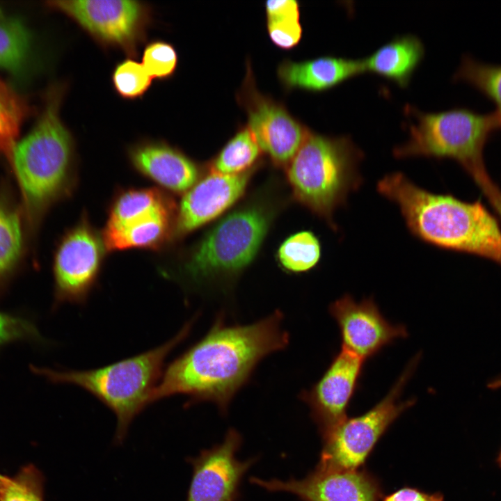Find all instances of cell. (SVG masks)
<instances>
[{"label":"cell","instance_id":"6da1fadb","mask_svg":"<svg viewBox=\"0 0 501 501\" xmlns=\"http://www.w3.org/2000/svg\"><path fill=\"white\" fill-rule=\"evenodd\" d=\"M277 310L257 321L228 325L219 315L200 340L164 369L152 392L150 405L175 396L188 397L186 406L214 404L225 414L234 397L247 383L257 365L285 349L289 334Z\"/></svg>","mask_w":501,"mask_h":501},{"label":"cell","instance_id":"7a4b0ae2","mask_svg":"<svg viewBox=\"0 0 501 501\" xmlns=\"http://www.w3.org/2000/svg\"><path fill=\"white\" fill-rule=\"evenodd\" d=\"M377 190L398 205L407 227L419 239L501 266V227L480 199L466 202L450 194L433 193L401 173L385 175Z\"/></svg>","mask_w":501,"mask_h":501},{"label":"cell","instance_id":"3957f363","mask_svg":"<svg viewBox=\"0 0 501 501\" xmlns=\"http://www.w3.org/2000/svg\"><path fill=\"white\" fill-rule=\"evenodd\" d=\"M279 206L269 193L253 196L222 218L177 262L161 269L162 275L193 291H229L260 251Z\"/></svg>","mask_w":501,"mask_h":501},{"label":"cell","instance_id":"277c9868","mask_svg":"<svg viewBox=\"0 0 501 501\" xmlns=\"http://www.w3.org/2000/svg\"><path fill=\"white\" fill-rule=\"evenodd\" d=\"M64 91L62 86L51 88L35 125L16 142L9 157L31 226L55 204L70 198L78 186L74 140L60 116Z\"/></svg>","mask_w":501,"mask_h":501},{"label":"cell","instance_id":"5b68a950","mask_svg":"<svg viewBox=\"0 0 501 501\" xmlns=\"http://www.w3.org/2000/svg\"><path fill=\"white\" fill-rule=\"evenodd\" d=\"M194 321L193 317L187 321L161 345L104 367L85 370L34 369L51 382L84 389L107 406L116 417L114 440L120 443L134 418L150 405V395L161 377L166 358L188 337Z\"/></svg>","mask_w":501,"mask_h":501},{"label":"cell","instance_id":"8992f818","mask_svg":"<svg viewBox=\"0 0 501 501\" xmlns=\"http://www.w3.org/2000/svg\"><path fill=\"white\" fill-rule=\"evenodd\" d=\"M364 155L349 136H328L311 130L286 167L294 198L332 228L333 214L362 182Z\"/></svg>","mask_w":501,"mask_h":501},{"label":"cell","instance_id":"52a82bcc","mask_svg":"<svg viewBox=\"0 0 501 501\" xmlns=\"http://www.w3.org/2000/svg\"><path fill=\"white\" fill-rule=\"evenodd\" d=\"M404 111L413 117L414 121L408 126V141L394 149L395 157L449 158L466 172L484 164L485 145L493 133L501 129L494 111L480 113L467 107H456L424 113L406 106Z\"/></svg>","mask_w":501,"mask_h":501},{"label":"cell","instance_id":"ba28073f","mask_svg":"<svg viewBox=\"0 0 501 501\" xmlns=\"http://www.w3.org/2000/svg\"><path fill=\"white\" fill-rule=\"evenodd\" d=\"M420 353L415 355L386 395L363 414L345 418L322 436L323 448L317 467L358 470L390 425L415 404V398L400 399L416 369Z\"/></svg>","mask_w":501,"mask_h":501},{"label":"cell","instance_id":"9c48e42d","mask_svg":"<svg viewBox=\"0 0 501 501\" xmlns=\"http://www.w3.org/2000/svg\"><path fill=\"white\" fill-rule=\"evenodd\" d=\"M49 7L65 14L105 47L136 56L152 22L145 3L127 0L51 1Z\"/></svg>","mask_w":501,"mask_h":501},{"label":"cell","instance_id":"30bf717a","mask_svg":"<svg viewBox=\"0 0 501 501\" xmlns=\"http://www.w3.org/2000/svg\"><path fill=\"white\" fill-rule=\"evenodd\" d=\"M108 253L102 232L86 212L59 239L54 256L55 299L58 304H85L97 285Z\"/></svg>","mask_w":501,"mask_h":501},{"label":"cell","instance_id":"8fae6325","mask_svg":"<svg viewBox=\"0 0 501 501\" xmlns=\"http://www.w3.org/2000/svg\"><path fill=\"white\" fill-rule=\"evenodd\" d=\"M237 97L248 116L246 126L263 153L276 166L286 168L310 130L257 89L250 67Z\"/></svg>","mask_w":501,"mask_h":501},{"label":"cell","instance_id":"7c38bea8","mask_svg":"<svg viewBox=\"0 0 501 501\" xmlns=\"http://www.w3.org/2000/svg\"><path fill=\"white\" fill-rule=\"evenodd\" d=\"M328 312L338 326L342 349L364 360L408 335L404 325L385 319L372 297L356 301L344 294L331 303Z\"/></svg>","mask_w":501,"mask_h":501},{"label":"cell","instance_id":"4fadbf2b","mask_svg":"<svg viewBox=\"0 0 501 501\" xmlns=\"http://www.w3.org/2000/svg\"><path fill=\"white\" fill-rule=\"evenodd\" d=\"M242 443L241 434L230 429L223 441L202 450L189 462L193 475L186 501H237L242 479L257 461H239L236 454Z\"/></svg>","mask_w":501,"mask_h":501},{"label":"cell","instance_id":"5bb4252c","mask_svg":"<svg viewBox=\"0 0 501 501\" xmlns=\"http://www.w3.org/2000/svg\"><path fill=\"white\" fill-rule=\"evenodd\" d=\"M365 361L341 349L321 377L299 395L308 406L322 436L347 418V409L360 385Z\"/></svg>","mask_w":501,"mask_h":501},{"label":"cell","instance_id":"9a60e30c","mask_svg":"<svg viewBox=\"0 0 501 501\" xmlns=\"http://www.w3.org/2000/svg\"><path fill=\"white\" fill-rule=\"evenodd\" d=\"M250 482L271 492H287L302 501H379V481L365 470L316 467L305 478L286 481L250 478Z\"/></svg>","mask_w":501,"mask_h":501},{"label":"cell","instance_id":"2e32d148","mask_svg":"<svg viewBox=\"0 0 501 501\" xmlns=\"http://www.w3.org/2000/svg\"><path fill=\"white\" fill-rule=\"evenodd\" d=\"M255 168L237 175L210 171L201 177L184 193L177 209L173 241L215 219L232 206L243 196Z\"/></svg>","mask_w":501,"mask_h":501},{"label":"cell","instance_id":"e0dca14e","mask_svg":"<svg viewBox=\"0 0 501 501\" xmlns=\"http://www.w3.org/2000/svg\"><path fill=\"white\" fill-rule=\"evenodd\" d=\"M127 156L135 171L164 191L185 193L202 177L196 161L163 140H140L128 147Z\"/></svg>","mask_w":501,"mask_h":501},{"label":"cell","instance_id":"ac0fdd59","mask_svg":"<svg viewBox=\"0 0 501 501\" xmlns=\"http://www.w3.org/2000/svg\"><path fill=\"white\" fill-rule=\"evenodd\" d=\"M177 207L173 198L105 224L102 231L108 252L128 249L161 250L173 242Z\"/></svg>","mask_w":501,"mask_h":501},{"label":"cell","instance_id":"d6986e66","mask_svg":"<svg viewBox=\"0 0 501 501\" xmlns=\"http://www.w3.org/2000/svg\"><path fill=\"white\" fill-rule=\"evenodd\" d=\"M365 72L364 59L321 56L301 62L283 61L278 68L280 82L287 89L323 91Z\"/></svg>","mask_w":501,"mask_h":501},{"label":"cell","instance_id":"ffe728a7","mask_svg":"<svg viewBox=\"0 0 501 501\" xmlns=\"http://www.w3.org/2000/svg\"><path fill=\"white\" fill-rule=\"evenodd\" d=\"M424 54V45L418 37L411 34L399 36L363 58L365 72L377 74L405 88Z\"/></svg>","mask_w":501,"mask_h":501},{"label":"cell","instance_id":"44dd1931","mask_svg":"<svg viewBox=\"0 0 501 501\" xmlns=\"http://www.w3.org/2000/svg\"><path fill=\"white\" fill-rule=\"evenodd\" d=\"M263 152L247 126L240 129L209 164V170L223 175L240 174L257 167Z\"/></svg>","mask_w":501,"mask_h":501},{"label":"cell","instance_id":"7402d4cb","mask_svg":"<svg viewBox=\"0 0 501 501\" xmlns=\"http://www.w3.org/2000/svg\"><path fill=\"white\" fill-rule=\"evenodd\" d=\"M452 79L471 85L493 102L501 126V65L485 63L466 54Z\"/></svg>","mask_w":501,"mask_h":501},{"label":"cell","instance_id":"603a6c76","mask_svg":"<svg viewBox=\"0 0 501 501\" xmlns=\"http://www.w3.org/2000/svg\"><path fill=\"white\" fill-rule=\"evenodd\" d=\"M22 250L21 213L10 201L0 196V281L16 267Z\"/></svg>","mask_w":501,"mask_h":501},{"label":"cell","instance_id":"cb8c5ba5","mask_svg":"<svg viewBox=\"0 0 501 501\" xmlns=\"http://www.w3.org/2000/svg\"><path fill=\"white\" fill-rule=\"evenodd\" d=\"M269 35L284 49L296 46L302 36L299 3L294 0L267 1L265 3Z\"/></svg>","mask_w":501,"mask_h":501},{"label":"cell","instance_id":"d4e9b609","mask_svg":"<svg viewBox=\"0 0 501 501\" xmlns=\"http://www.w3.org/2000/svg\"><path fill=\"white\" fill-rule=\"evenodd\" d=\"M31 43L26 27L0 10V68L18 72L27 58Z\"/></svg>","mask_w":501,"mask_h":501},{"label":"cell","instance_id":"484cf974","mask_svg":"<svg viewBox=\"0 0 501 501\" xmlns=\"http://www.w3.org/2000/svg\"><path fill=\"white\" fill-rule=\"evenodd\" d=\"M277 257L286 271L299 273L313 269L321 257V245L310 231L304 230L292 234L279 246Z\"/></svg>","mask_w":501,"mask_h":501},{"label":"cell","instance_id":"4316f807","mask_svg":"<svg viewBox=\"0 0 501 501\" xmlns=\"http://www.w3.org/2000/svg\"><path fill=\"white\" fill-rule=\"evenodd\" d=\"M111 81L116 93L125 100L143 97L152 85V79L141 63L127 58L114 67Z\"/></svg>","mask_w":501,"mask_h":501},{"label":"cell","instance_id":"83f0119b","mask_svg":"<svg viewBox=\"0 0 501 501\" xmlns=\"http://www.w3.org/2000/svg\"><path fill=\"white\" fill-rule=\"evenodd\" d=\"M22 116L21 101L0 80V153L6 154L8 159L17 142Z\"/></svg>","mask_w":501,"mask_h":501},{"label":"cell","instance_id":"f1b7e54d","mask_svg":"<svg viewBox=\"0 0 501 501\" xmlns=\"http://www.w3.org/2000/svg\"><path fill=\"white\" fill-rule=\"evenodd\" d=\"M44 479L33 466H27L10 480L0 494V501H44Z\"/></svg>","mask_w":501,"mask_h":501},{"label":"cell","instance_id":"f546056e","mask_svg":"<svg viewBox=\"0 0 501 501\" xmlns=\"http://www.w3.org/2000/svg\"><path fill=\"white\" fill-rule=\"evenodd\" d=\"M178 55L175 47L163 40H153L145 47L142 65L152 79L166 80L176 71Z\"/></svg>","mask_w":501,"mask_h":501},{"label":"cell","instance_id":"4dcf8cb0","mask_svg":"<svg viewBox=\"0 0 501 501\" xmlns=\"http://www.w3.org/2000/svg\"><path fill=\"white\" fill-rule=\"evenodd\" d=\"M468 174L501 219V189L488 173L485 165L471 169Z\"/></svg>","mask_w":501,"mask_h":501},{"label":"cell","instance_id":"1f68e13d","mask_svg":"<svg viewBox=\"0 0 501 501\" xmlns=\"http://www.w3.org/2000/svg\"><path fill=\"white\" fill-rule=\"evenodd\" d=\"M38 335L32 324L0 312V344Z\"/></svg>","mask_w":501,"mask_h":501},{"label":"cell","instance_id":"d6a6232c","mask_svg":"<svg viewBox=\"0 0 501 501\" xmlns=\"http://www.w3.org/2000/svg\"><path fill=\"white\" fill-rule=\"evenodd\" d=\"M382 501H443L440 493H427L411 487L401 488L385 496Z\"/></svg>","mask_w":501,"mask_h":501},{"label":"cell","instance_id":"836d02e7","mask_svg":"<svg viewBox=\"0 0 501 501\" xmlns=\"http://www.w3.org/2000/svg\"><path fill=\"white\" fill-rule=\"evenodd\" d=\"M488 386L491 390H496L501 388V376L491 380Z\"/></svg>","mask_w":501,"mask_h":501},{"label":"cell","instance_id":"e575fe53","mask_svg":"<svg viewBox=\"0 0 501 501\" xmlns=\"http://www.w3.org/2000/svg\"><path fill=\"white\" fill-rule=\"evenodd\" d=\"M9 480L10 478L0 474V494L8 483Z\"/></svg>","mask_w":501,"mask_h":501},{"label":"cell","instance_id":"d590c367","mask_svg":"<svg viewBox=\"0 0 501 501\" xmlns=\"http://www.w3.org/2000/svg\"><path fill=\"white\" fill-rule=\"evenodd\" d=\"M500 464H501V454H500Z\"/></svg>","mask_w":501,"mask_h":501}]
</instances>
